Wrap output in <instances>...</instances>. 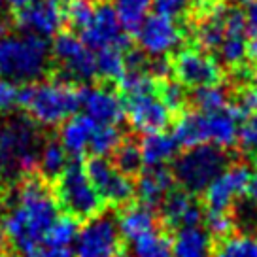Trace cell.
I'll return each instance as SVG.
<instances>
[{
  "label": "cell",
  "mask_w": 257,
  "mask_h": 257,
  "mask_svg": "<svg viewBox=\"0 0 257 257\" xmlns=\"http://www.w3.org/2000/svg\"><path fill=\"white\" fill-rule=\"evenodd\" d=\"M212 249V236L202 227L180 229L172 240L174 257H208Z\"/></svg>",
  "instance_id": "24"
},
{
  "label": "cell",
  "mask_w": 257,
  "mask_h": 257,
  "mask_svg": "<svg viewBox=\"0 0 257 257\" xmlns=\"http://www.w3.org/2000/svg\"><path fill=\"white\" fill-rule=\"evenodd\" d=\"M2 12H4V4H2V2H0V14H2Z\"/></svg>",
  "instance_id": "53"
},
{
  "label": "cell",
  "mask_w": 257,
  "mask_h": 257,
  "mask_svg": "<svg viewBox=\"0 0 257 257\" xmlns=\"http://www.w3.org/2000/svg\"><path fill=\"white\" fill-rule=\"evenodd\" d=\"M127 115L133 128L142 135L163 131L170 121V110L155 91L127 96Z\"/></svg>",
  "instance_id": "15"
},
{
  "label": "cell",
  "mask_w": 257,
  "mask_h": 257,
  "mask_svg": "<svg viewBox=\"0 0 257 257\" xmlns=\"http://www.w3.org/2000/svg\"><path fill=\"white\" fill-rule=\"evenodd\" d=\"M178 148L180 146L174 140V137L169 133H163V131L144 135L142 142H140L142 161H144V165H148V169L169 165L170 161L176 157Z\"/></svg>",
  "instance_id": "23"
},
{
  "label": "cell",
  "mask_w": 257,
  "mask_h": 257,
  "mask_svg": "<svg viewBox=\"0 0 257 257\" xmlns=\"http://www.w3.org/2000/svg\"><path fill=\"white\" fill-rule=\"evenodd\" d=\"M246 25H248V32L257 36V0L249 4L248 14H246Z\"/></svg>",
  "instance_id": "46"
},
{
  "label": "cell",
  "mask_w": 257,
  "mask_h": 257,
  "mask_svg": "<svg viewBox=\"0 0 257 257\" xmlns=\"http://www.w3.org/2000/svg\"><path fill=\"white\" fill-rule=\"evenodd\" d=\"M172 70V64H169V61L165 59V57H159V59H155L152 63V68H150V72H152V76H155V78H167L169 76V72Z\"/></svg>",
  "instance_id": "44"
},
{
  "label": "cell",
  "mask_w": 257,
  "mask_h": 257,
  "mask_svg": "<svg viewBox=\"0 0 257 257\" xmlns=\"http://www.w3.org/2000/svg\"><path fill=\"white\" fill-rule=\"evenodd\" d=\"M93 12H95V6L91 4V0H70L64 10V17L68 19V23L72 25L74 29L83 31L91 21Z\"/></svg>",
  "instance_id": "36"
},
{
  "label": "cell",
  "mask_w": 257,
  "mask_h": 257,
  "mask_svg": "<svg viewBox=\"0 0 257 257\" xmlns=\"http://www.w3.org/2000/svg\"><path fill=\"white\" fill-rule=\"evenodd\" d=\"M204 223H206V233L210 236H216V238H227L234 227V221L229 212H217V210H208V214L204 217Z\"/></svg>",
  "instance_id": "37"
},
{
  "label": "cell",
  "mask_w": 257,
  "mask_h": 257,
  "mask_svg": "<svg viewBox=\"0 0 257 257\" xmlns=\"http://www.w3.org/2000/svg\"><path fill=\"white\" fill-rule=\"evenodd\" d=\"M236 4H251V2H255V0H233Z\"/></svg>",
  "instance_id": "52"
},
{
  "label": "cell",
  "mask_w": 257,
  "mask_h": 257,
  "mask_svg": "<svg viewBox=\"0 0 257 257\" xmlns=\"http://www.w3.org/2000/svg\"><path fill=\"white\" fill-rule=\"evenodd\" d=\"M216 257H257L255 234H229L219 242Z\"/></svg>",
  "instance_id": "32"
},
{
  "label": "cell",
  "mask_w": 257,
  "mask_h": 257,
  "mask_svg": "<svg viewBox=\"0 0 257 257\" xmlns=\"http://www.w3.org/2000/svg\"><path fill=\"white\" fill-rule=\"evenodd\" d=\"M96 128V123L89 119L85 113L81 115H72L70 119H66L61 127V146L64 152L78 157L81 153L89 152V144Z\"/></svg>",
  "instance_id": "22"
},
{
  "label": "cell",
  "mask_w": 257,
  "mask_h": 257,
  "mask_svg": "<svg viewBox=\"0 0 257 257\" xmlns=\"http://www.w3.org/2000/svg\"><path fill=\"white\" fill-rule=\"evenodd\" d=\"M248 78H249V81H251V87L257 89V68L251 70V74H248Z\"/></svg>",
  "instance_id": "49"
},
{
  "label": "cell",
  "mask_w": 257,
  "mask_h": 257,
  "mask_svg": "<svg viewBox=\"0 0 257 257\" xmlns=\"http://www.w3.org/2000/svg\"><path fill=\"white\" fill-rule=\"evenodd\" d=\"M51 53L70 80L89 81L96 76L95 55L76 34H70V32L57 34Z\"/></svg>",
  "instance_id": "10"
},
{
  "label": "cell",
  "mask_w": 257,
  "mask_h": 257,
  "mask_svg": "<svg viewBox=\"0 0 257 257\" xmlns=\"http://www.w3.org/2000/svg\"><path fill=\"white\" fill-rule=\"evenodd\" d=\"M249 170L244 165H231L204 189V199L210 210L229 212L234 201L248 191Z\"/></svg>",
  "instance_id": "14"
},
{
  "label": "cell",
  "mask_w": 257,
  "mask_h": 257,
  "mask_svg": "<svg viewBox=\"0 0 257 257\" xmlns=\"http://www.w3.org/2000/svg\"><path fill=\"white\" fill-rule=\"evenodd\" d=\"M172 72L176 74L178 83L191 89L217 85V81L221 80L219 63L210 53L197 48L178 51L172 63Z\"/></svg>",
  "instance_id": "9"
},
{
  "label": "cell",
  "mask_w": 257,
  "mask_h": 257,
  "mask_svg": "<svg viewBox=\"0 0 257 257\" xmlns=\"http://www.w3.org/2000/svg\"><path fill=\"white\" fill-rule=\"evenodd\" d=\"M17 102L42 127H57L76 115L81 106V93L61 80L29 83L17 96Z\"/></svg>",
  "instance_id": "2"
},
{
  "label": "cell",
  "mask_w": 257,
  "mask_h": 257,
  "mask_svg": "<svg viewBox=\"0 0 257 257\" xmlns=\"http://www.w3.org/2000/svg\"><path fill=\"white\" fill-rule=\"evenodd\" d=\"M81 38L91 51L93 49L100 51L108 48H127V34L121 27L119 17L112 4H106V2H100L98 6H95L91 21L81 31Z\"/></svg>",
  "instance_id": "12"
},
{
  "label": "cell",
  "mask_w": 257,
  "mask_h": 257,
  "mask_svg": "<svg viewBox=\"0 0 257 257\" xmlns=\"http://www.w3.org/2000/svg\"><path fill=\"white\" fill-rule=\"evenodd\" d=\"M246 16L240 10H225V36L219 44V59L227 66H240L246 57Z\"/></svg>",
  "instance_id": "17"
},
{
  "label": "cell",
  "mask_w": 257,
  "mask_h": 257,
  "mask_svg": "<svg viewBox=\"0 0 257 257\" xmlns=\"http://www.w3.org/2000/svg\"><path fill=\"white\" fill-rule=\"evenodd\" d=\"M17 96L19 93H17L16 85L12 81L0 78V113L12 110L17 102Z\"/></svg>",
  "instance_id": "40"
},
{
  "label": "cell",
  "mask_w": 257,
  "mask_h": 257,
  "mask_svg": "<svg viewBox=\"0 0 257 257\" xmlns=\"http://www.w3.org/2000/svg\"><path fill=\"white\" fill-rule=\"evenodd\" d=\"M4 6H8L12 10H17V12H21L23 8L27 6H31L32 2H36V0H0Z\"/></svg>",
  "instance_id": "47"
},
{
  "label": "cell",
  "mask_w": 257,
  "mask_h": 257,
  "mask_svg": "<svg viewBox=\"0 0 257 257\" xmlns=\"http://www.w3.org/2000/svg\"><path fill=\"white\" fill-rule=\"evenodd\" d=\"M76 257H121V234L112 217L87 219L76 238Z\"/></svg>",
  "instance_id": "7"
},
{
  "label": "cell",
  "mask_w": 257,
  "mask_h": 257,
  "mask_svg": "<svg viewBox=\"0 0 257 257\" xmlns=\"http://www.w3.org/2000/svg\"><path fill=\"white\" fill-rule=\"evenodd\" d=\"M236 112L240 115H253L257 113V89L248 87L244 89L238 96V106H236Z\"/></svg>",
  "instance_id": "41"
},
{
  "label": "cell",
  "mask_w": 257,
  "mask_h": 257,
  "mask_svg": "<svg viewBox=\"0 0 257 257\" xmlns=\"http://www.w3.org/2000/svg\"><path fill=\"white\" fill-rule=\"evenodd\" d=\"M80 233L78 227V219H74L70 216L57 217L53 225L49 227L48 234L44 238V244L48 246H55V248H70Z\"/></svg>",
  "instance_id": "31"
},
{
  "label": "cell",
  "mask_w": 257,
  "mask_h": 257,
  "mask_svg": "<svg viewBox=\"0 0 257 257\" xmlns=\"http://www.w3.org/2000/svg\"><path fill=\"white\" fill-rule=\"evenodd\" d=\"M96 74L102 76L106 80H121L127 70L125 55L123 49L119 48H108L96 51Z\"/></svg>",
  "instance_id": "30"
},
{
  "label": "cell",
  "mask_w": 257,
  "mask_h": 257,
  "mask_svg": "<svg viewBox=\"0 0 257 257\" xmlns=\"http://www.w3.org/2000/svg\"><path fill=\"white\" fill-rule=\"evenodd\" d=\"M153 6H155V14L176 19L184 12L185 0H153Z\"/></svg>",
  "instance_id": "43"
},
{
  "label": "cell",
  "mask_w": 257,
  "mask_h": 257,
  "mask_svg": "<svg viewBox=\"0 0 257 257\" xmlns=\"http://www.w3.org/2000/svg\"><path fill=\"white\" fill-rule=\"evenodd\" d=\"M4 238H6V234H4V227H2V219H0V249L4 246Z\"/></svg>",
  "instance_id": "50"
},
{
  "label": "cell",
  "mask_w": 257,
  "mask_h": 257,
  "mask_svg": "<svg viewBox=\"0 0 257 257\" xmlns=\"http://www.w3.org/2000/svg\"><path fill=\"white\" fill-rule=\"evenodd\" d=\"M64 21V10L59 0H36L17 14V27L23 34L48 40L57 36Z\"/></svg>",
  "instance_id": "13"
},
{
  "label": "cell",
  "mask_w": 257,
  "mask_h": 257,
  "mask_svg": "<svg viewBox=\"0 0 257 257\" xmlns=\"http://www.w3.org/2000/svg\"><path fill=\"white\" fill-rule=\"evenodd\" d=\"M248 195L251 202L257 204V155L253 159V169L249 170V184H248Z\"/></svg>",
  "instance_id": "45"
},
{
  "label": "cell",
  "mask_w": 257,
  "mask_h": 257,
  "mask_svg": "<svg viewBox=\"0 0 257 257\" xmlns=\"http://www.w3.org/2000/svg\"><path fill=\"white\" fill-rule=\"evenodd\" d=\"M57 202L74 219H91L98 216L102 208V199L98 197L95 185L91 184L85 169L74 163L68 165L57 178Z\"/></svg>",
  "instance_id": "5"
},
{
  "label": "cell",
  "mask_w": 257,
  "mask_h": 257,
  "mask_svg": "<svg viewBox=\"0 0 257 257\" xmlns=\"http://www.w3.org/2000/svg\"><path fill=\"white\" fill-rule=\"evenodd\" d=\"M57 201L44 180L29 178L8 199V210L2 219L4 234L21 251L44 244L49 227L57 217Z\"/></svg>",
  "instance_id": "1"
},
{
  "label": "cell",
  "mask_w": 257,
  "mask_h": 257,
  "mask_svg": "<svg viewBox=\"0 0 257 257\" xmlns=\"http://www.w3.org/2000/svg\"><path fill=\"white\" fill-rule=\"evenodd\" d=\"M197 42L204 49H217L225 36V8H217L208 16L201 19V23L197 27Z\"/></svg>",
  "instance_id": "27"
},
{
  "label": "cell",
  "mask_w": 257,
  "mask_h": 257,
  "mask_svg": "<svg viewBox=\"0 0 257 257\" xmlns=\"http://www.w3.org/2000/svg\"><path fill=\"white\" fill-rule=\"evenodd\" d=\"M172 137L185 150H191L197 146L206 144V131H204V113L189 112L180 115V119L174 125Z\"/></svg>",
  "instance_id": "25"
},
{
  "label": "cell",
  "mask_w": 257,
  "mask_h": 257,
  "mask_svg": "<svg viewBox=\"0 0 257 257\" xmlns=\"http://www.w3.org/2000/svg\"><path fill=\"white\" fill-rule=\"evenodd\" d=\"M137 36L146 55L159 59V57H167L180 46L184 32L176 23V19L161 16V14H152L140 25Z\"/></svg>",
  "instance_id": "11"
},
{
  "label": "cell",
  "mask_w": 257,
  "mask_h": 257,
  "mask_svg": "<svg viewBox=\"0 0 257 257\" xmlns=\"http://www.w3.org/2000/svg\"><path fill=\"white\" fill-rule=\"evenodd\" d=\"M81 106L85 115L96 125H117L125 115L121 96L108 87H87L81 91Z\"/></svg>",
  "instance_id": "16"
},
{
  "label": "cell",
  "mask_w": 257,
  "mask_h": 257,
  "mask_svg": "<svg viewBox=\"0 0 257 257\" xmlns=\"http://www.w3.org/2000/svg\"><path fill=\"white\" fill-rule=\"evenodd\" d=\"M246 57L251 59L253 63H257V36H253L248 42V46H246Z\"/></svg>",
  "instance_id": "48"
},
{
  "label": "cell",
  "mask_w": 257,
  "mask_h": 257,
  "mask_svg": "<svg viewBox=\"0 0 257 257\" xmlns=\"http://www.w3.org/2000/svg\"><path fill=\"white\" fill-rule=\"evenodd\" d=\"M121 144V133L117 131L115 125H96L91 144H89V152L95 157H102L106 159L108 155H112L117 146Z\"/></svg>",
  "instance_id": "33"
},
{
  "label": "cell",
  "mask_w": 257,
  "mask_h": 257,
  "mask_svg": "<svg viewBox=\"0 0 257 257\" xmlns=\"http://www.w3.org/2000/svg\"><path fill=\"white\" fill-rule=\"evenodd\" d=\"M159 98L163 100V104L169 108L170 112H178L182 110L185 104V89L182 83H163V87L159 91Z\"/></svg>",
  "instance_id": "38"
},
{
  "label": "cell",
  "mask_w": 257,
  "mask_h": 257,
  "mask_svg": "<svg viewBox=\"0 0 257 257\" xmlns=\"http://www.w3.org/2000/svg\"><path fill=\"white\" fill-rule=\"evenodd\" d=\"M40 138L31 119L12 117L0 123V180H17L38 167Z\"/></svg>",
  "instance_id": "4"
},
{
  "label": "cell",
  "mask_w": 257,
  "mask_h": 257,
  "mask_svg": "<svg viewBox=\"0 0 257 257\" xmlns=\"http://www.w3.org/2000/svg\"><path fill=\"white\" fill-rule=\"evenodd\" d=\"M238 117L240 113L236 112V108H223L219 112L204 113L206 142L219 150L233 148L238 138Z\"/></svg>",
  "instance_id": "19"
},
{
  "label": "cell",
  "mask_w": 257,
  "mask_h": 257,
  "mask_svg": "<svg viewBox=\"0 0 257 257\" xmlns=\"http://www.w3.org/2000/svg\"><path fill=\"white\" fill-rule=\"evenodd\" d=\"M236 144L240 146L244 152L257 153V115H251L244 123H240Z\"/></svg>",
  "instance_id": "39"
},
{
  "label": "cell",
  "mask_w": 257,
  "mask_h": 257,
  "mask_svg": "<svg viewBox=\"0 0 257 257\" xmlns=\"http://www.w3.org/2000/svg\"><path fill=\"white\" fill-rule=\"evenodd\" d=\"M4 29H6V23H4V17H2V14H0V36L4 34Z\"/></svg>",
  "instance_id": "51"
},
{
  "label": "cell",
  "mask_w": 257,
  "mask_h": 257,
  "mask_svg": "<svg viewBox=\"0 0 257 257\" xmlns=\"http://www.w3.org/2000/svg\"><path fill=\"white\" fill-rule=\"evenodd\" d=\"M85 172L102 202H108L112 206L127 204L137 193V185L131 176L119 172L112 163H108L102 157H93L89 161Z\"/></svg>",
  "instance_id": "8"
},
{
  "label": "cell",
  "mask_w": 257,
  "mask_h": 257,
  "mask_svg": "<svg viewBox=\"0 0 257 257\" xmlns=\"http://www.w3.org/2000/svg\"><path fill=\"white\" fill-rule=\"evenodd\" d=\"M23 257H76L70 248H55L48 244H40L36 248L23 251Z\"/></svg>",
  "instance_id": "42"
},
{
  "label": "cell",
  "mask_w": 257,
  "mask_h": 257,
  "mask_svg": "<svg viewBox=\"0 0 257 257\" xmlns=\"http://www.w3.org/2000/svg\"><path fill=\"white\" fill-rule=\"evenodd\" d=\"M161 217L167 227L180 231L185 227L199 225V221L202 219V212L191 193L172 191L161 202Z\"/></svg>",
  "instance_id": "18"
},
{
  "label": "cell",
  "mask_w": 257,
  "mask_h": 257,
  "mask_svg": "<svg viewBox=\"0 0 257 257\" xmlns=\"http://www.w3.org/2000/svg\"><path fill=\"white\" fill-rule=\"evenodd\" d=\"M49 66V46L31 34L0 36V76L16 83H34Z\"/></svg>",
  "instance_id": "3"
},
{
  "label": "cell",
  "mask_w": 257,
  "mask_h": 257,
  "mask_svg": "<svg viewBox=\"0 0 257 257\" xmlns=\"http://www.w3.org/2000/svg\"><path fill=\"white\" fill-rule=\"evenodd\" d=\"M112 6L119 17V23L125 32H137L148 17L153 6V0H112Z\"/></svg>",
  "instance_id": "26"
},
{
  "label": "cell",
  "mask_w": 257,
  "mask_h": 257,
  "mask_svg": "<svg viewBox=\"0 0 257 257\" xmlns=\"http://www.w3.org/2000/svg\"><path fill=\"white\" fill-rule=\"evenodd\" d=\"M115 223H117L121 238L135 242L148 236V234L155 233L157 219H155V214H153V210L150 206H146V204H131V206L121 210Z\"/></svg>",
  "instance_id": "21"
},
{
  "label": "cell",
  "mask_w": 257,
  "mask_h": 257,
  "mask_svg": "<svg viewBox=\"0 0 257 257\" xmlns=\"http://www.w3.org/2000/svg\"><path fill=\"white\" fill-rule=\"evenodd\" d=\"M131 244V253L127 257H174L172 242L157 231Z\"/></svg>",
  "instance_id": "29"
},
{
  "label": "cell",
  "mask_w": 257,
  "mask_h": 257,
  "mask_svg": "<svg viewBox=\"0 0 257 257\" xmlns=\"http://www.w3.org/2000/svg\"><path fill=\"white\" fill-rule=\"evenodd\" d=\"M68 167L66 152L57 140H49L40 146L38 152V169L46 178H59Z\"/></svg>",
  "instance_id": "28"
},
{
  "label": "cell",
  "mask_w": 257,
  "mask_h": 257,
  "mask_svg": "<svg viewBox=\"0 0 257 257\" xmlns=\"http://www.w3.org/2000/svg\"><path fill=\"white\" fill-rule=\"evenodd\" d=\"M227 102H229V95L219 85L195 89V95H193V104L199 108L201 113L219 112V110L227 108Z\"/></svg>",
  "instance_id": "35"
},
{
  "label": "cell",
  "mask_w": 257,
  "mask_h": 257,
  "mask_svg": "<svg viewBox=\"0 0 257 257\" xmlns=\"http://www.w3.org/2000/svg\"><path fill=\"white\" fill-rule=\"evenodd\" d=\"M227 169V157L223 150L214 146L191 148L174 165V180L182 184L187 193H204L214 180Z\"/></svg>",
  "instance_id": "6"
},
{
  "label": "cell",
  "mask_w": 257,
  "mask_h": 257,
  "mask_svg": "<svg viewBox=\"0 0 257 257\" xmlns=\"http://www.w3.org/2000/svg\"><path fill=\"white\" fill-rule=\"evenodd\" d=\"M142 165H144V161H142L140 144L133 142V140L121 142L117 146V150L113 152V167L123 174H127V176L140 172Z\"/></svg>",
  "instance_id": "34"
},
{
  "label": "cell",
  "mask_w": 257,
  "mask_h": 257,
  "mask_svg": "<svg viewBox=\"0 0 257 257\" xmlns=\"http://www.w3.org/2000/svg\"><path fill=\"white\" fill-rule=\"evenodd\" d=\"M137 195L146 206H155L161 204L172 193L174 185V174L165 167H152L144 170L137 184Z\"/></svg>",
  "instance_id": "20"
}]
</instances>
